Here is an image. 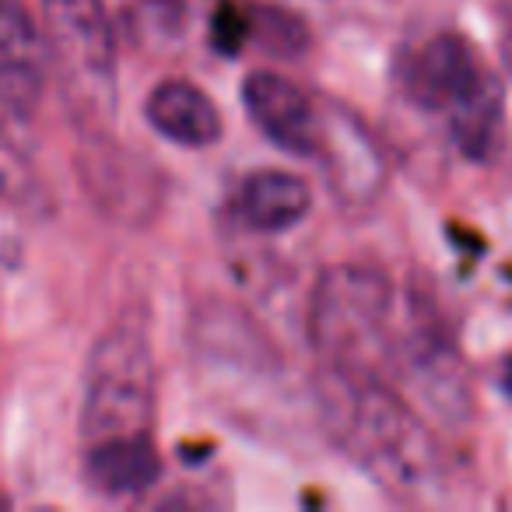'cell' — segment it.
Returning <instances> with one entry per match:
<instances>
[{"label":"cell","instance_id":"6da1fadb","mask_svg":"<svg viewBox=\"0 0 512 512\" xmlns=\"http://www.w3.org/2000/svg\"><path fill=\"white\" fill-rule=\"evenodd\" d=\"M323 425L334 442L400 498H428L439 477L432 435L379 376L323 365L316 379Z\"/></svg>","mask_w":512,"mask_h":512},{"label":"cell","instance_id":"7a4b0ae2","mask_svg":"<svg viewBox=\"0 0 512 512\" xmlns=\"http://www.w3.org/2000/svg\"><path fill=\"white\" fill-rule=\"evenodd\" d=\"M393 285L369 264H334L320 274L309 299V341L323 365L379 376L390 344Z\"/></svg>","mask_w":512,"mask_h":512},{"label":"cell","instance_id":"3957f363","mask_svg":"<svg viewBox=\"0 0 512 512\" xmlns=\"http://www.w3.org/2000/svg\"><path fill=\"white\" fill-rule=\"evenodd\" d=\"M43 22L64 99L81 123L116 109V32L102 0H43Z\"/></svg>","mask_w":512,"mask_h":512},{"label":"cell","instance_id":"277c9868","mask_svg":"<svg viewBox=\"0 0 512 512\" xmlns=\"http://www.w3.org/2000/svg\"><path fill=\"white\" fill-rule=\"evenodd\" d=\"M155 414V362L141 330L116 327L95 344L85 376V442L148 432Z\"/></svg>","mask_w":512,"mask_h":512},{"label":"cell","instance_id":"5b68a950","mask_svg":"<svg viewBox=\"0 0 512 512\" xmlns=\"http://www.w3.org/2000/svg\"><path fill=\"white\" fill-rule=\"evenodd\" d=\"M242 106L271 144L299 158H320L327 120L316 99H309L292 78L278 71H253L242 81Z\"/></svg>","mask_w":512,"mask_h":512},{"label":"cell","instance_id":"8992f818","mask_svg":"<svg viewBox=\"0 0 512 512\" xmlns=\"http://www.w3.org/2000/svg\"><path fill=\"white\" fill-rule=\"evenodd\" d=\"M400 365L407 369V379L414 383L425 407L442 421H463L470 414V383L463 372V358L435 327H425L411 334L400 351L393 348Z\"/></svg>","mask_w":512,"mask_h":512},{"label":"cell","instance_id":"52a82bcc","mask_svg":"<svg viewBox=\"0 0 512 512\" xmlns=\"http://www.w3.org/2000/svg\"><path fill=\"white\" fill-rule=\"evenodd\" d=\"M144 116L151 130L179 148H214L221 141V113L211 95L200 92L193 81L169 78L158 81L144 99Z\"/></svg>","mask_w":512,"mask_h":512},{"label":"cell","instance_id":"ba28073f","mask_svg":"<svg viewBox=\"0 0 512 512\" xmlns=\"http://www.w3.org/2000/svg\"><path fill=\"white\" fill-rule=\"evenodd\" d=\"M442 113L449 116V137L470 162H491L505 141V85L484 67Z\"/></svg>","mask_w":512,"mask_h":512},{"label":"cell","instance_id":"9c48e42d","mask_svg":"<svg viewBox=\"0 0 512 512\" xmlns=\"http://www.w3.org/2000/svg\"><path fill=\"white\" fill-rule=\"evenodd\" d=\"M162 477V456L148 432L113 435V439L88 442L85 481L106 498H130L155 488Z\"/></svg>","mask_w":512,"mask_h":512},{"label":"cell","instance_id":"30bf717a","mask_svg":"<svg viewBox=\"0 0 512 512\" xmlns=\"http://www.w3.org/2000/svg\"><path fill=\"white\" fill-rule=\"evenodd\" d=\"M484 64L477 60L474 46L463 36H435L407 60L404 88L414 102L425 109H446L477 74Z\"/></svg>","mask_w":512,"mask_h":512},{"label":"cell","instance_id":"8fae6325","mask_svg":"<svg viewBox=\"0 0 512 512\" xmlns=\"http://www.w3.org/2000/svg\"><path fill=\"white\" fill-rule=\"evenodd\" d=\"M235 218L253 232H288L313 211V190L302 176L281 169L249 172L235 190Z\"/></svg>","mask_w":512,"mask_h":512},{"label":"cell","instance_id":"7c38bea8","mask_svg":"<svg viewBox=\"0 0 512 512\" xmlns=\"http://www.w3.org/2000/svg\"><path fill=\"white\" fill-rule=\"evenodd\" d=\"M0 85L15 95H36V29L22 0H0Z\"/></svg>","mask_w":512,"mask_h":512},{"label":"cell","instance_id":"4fadbf2b","mask_svg":"<svg viewBox=\"0 0 512 512\" xmlns=\"http://www.w3.org/2000/svg\"><path fill=\"white\" fill-rule=\"evenodd\" d=\"M123 29L137 46H169L183 39L186 4L183 0H130L123 11Z\"/></svg>","mask_w":512,"mask_h":512},{"label":"cell","instance_id":"5bb4252c","mask_svg":"<svg viewBox=\"0 0 512 512\" xmlns=\"http://www.w3.org/2000/svg\"><path fill=\"white\" fill-rule=\"evenodd\" d=\"M249 43H260L274 57H295V53L306 50L309 29L292 11L267 4V8H256L253 18H249Z\"/></svg>","mask_w":512,"mask_h":512},{"label":"cell","instance_id":"9a60e30c","mask_svg":"<svg viewBox=\"0 0 512 512\" xmlns=\"http://www.w3.org/2000/svg\"><path fill=\"white\" fill-rule=\"evenodd\" d=\"M249 43V22L235 11V4H221L214 15V46L228 57L242 50Z\"/></svg>","mask_w":512,"mask_h":512},{"label":"cell","instance_id":"2e32d148","mask_svg":"<svg viewBox=\"0 0 512 512\" xmlns=\"http://www.w3.org/2000/svg\"><path fill=\"white\" fill-rule=\"evenodd\" d=\"M498 386H502L505 400H509V404H512V358L502 365V376H498Z\"/></svg>","mask_w":512,"mask_h":512},{"label":"cell","instance_id":"e0dca14e","mask_svg":"<svg viewBox=\"0 0 512 512\" xmlns=\"http://www.w3.org/2000/svg\"><path fill=\"white\" fill-rule=\"evenodd\" d=\"M502 64H505V74H509V81H512V25L502 39Z\"/></svg>","mask_w":512,"mask_h":512}]
</instances>
